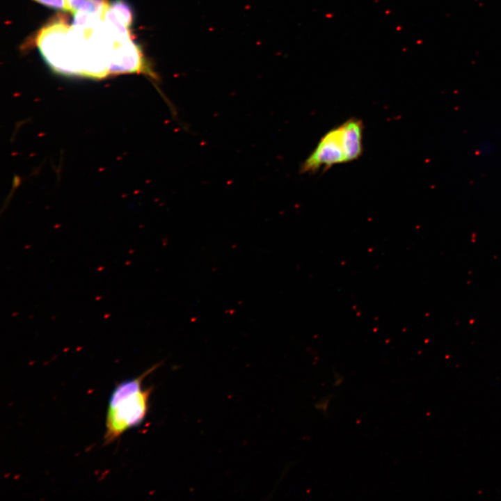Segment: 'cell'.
Listing matches in <instances>:
<instances>
[{
    "instance_id": "obj_1",
    "label": "cell",
    "mask_w": 501,
    "mask_h": 501,
    "mask_svg": "<svg viewBox=\"0 0 501 501\" xmlns=\"http://www.w3.org/2000/svg\"><path fill=\"white\" fill-rule=\"evenodd\" d=\"M158 365L150 367L135 379L120 383L114 389L106 415L105 444L112 443L125 431L143 420L152 389H142V382Z\"/></svg>"
},
{
    "instance_id": "obj_2",
    "label": "cell",
    "mask_w": 501,
    "mask_h": 501,
    "mask_svg": "<svg viewBox=\"0 0 501 501\" xmlns=\"http://www.w3.org/2000/svg\"><path fill=\"white\" fill-rule=\"evenodd\" d=\"M363 126L350 118L325 134L301 166V173H315L334 165L352 161L363 152Z\"/></svg>"
},
{
    "instance_id": "obj_3",
    "label": "cell",
    "mask_w": 501,
    "mask_h": 501,
    "mask_svg": "<svg viewBox=\"0 0 501 501\" xmlns=\"http://www.w3.org/2000/svg\"><path fill=\"white\" fill-rule=\"evenodd\" d=\"M109 68L111 73H143L156 81L158 79L138 46L129 40L114 50Z\"/></svg>"
},
{
    "instance_id": "obj_4",
    "label": "cell",
    "mask_w": 501,
    "mask_h": 501,
    "mask_svg": "<svg viewBox=\"0 0 501 501\" xmlns=\"http://www.w3.org/2000/svg\"><path fill=\"white\" fill-rule=\"evenodd\" d=\"M110 10L117 20L126 28L132 23L133 14L130 7L122 0H116L111 4Z\"/></svg>"
},
{
    "instance_id": "obj_5",
    "label": "cell",
    "mask_w": 501,
    "mask_h": 501,
    "mask_svg": "<svg viewBox=\"0 0 501 501\" xmlns=\"http://www.w3.org/2000/svg\"><path fill=\"white\" fill-rule=\"evenodd\" d=\"M40 3L45 5L46 6L58 9V10H66V5H65V0H35Z\"/></svg>"
},
{
    "instance_id": "obj_6",
    "label": "cell",
    "mask_w": 501,
    "mask_h": 501,
    "mask_svg": "<svg viewBox=\"0 0 501 501\" xmlns=\"http://www.w3.org/2000/svg\"><path fill=\"white\" fill-rule=\"evenodd\" d=\"M88 0H65L66 11L74 15Z\"/></svg>"
}]
</instances>
